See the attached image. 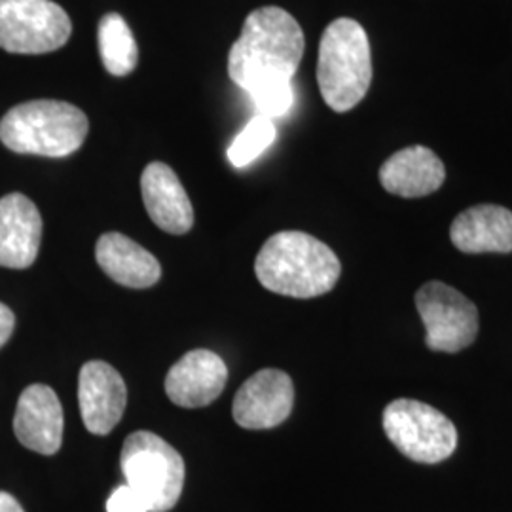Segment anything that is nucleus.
I'll use <instances>...</instances> for the list:
<instances>
[{
  "label": "nucleus",
  "mask_w": 512,
  "mask_h": 512,
  "mask_svg": "<svg viewBox=\"0 0 512 512\" xmlns=\"http://www.w3.org/2000/svg\"><path fill=\"white\" fill-rule=\"evenodd\" d=\"M298 21L277 6L251 12L228 55V74L241 90L253 92L275 82H293L304 55Z\"/></svg>",
  "instance_id": "f257e3e1"
},
{
  "label": "nucleus",
  "mask_w": 512,
  "mask_h": 512,
  "mask_svg": "<svg viewBox=\"0 0 512 512\" xmlns=\"http://www.w3.org/2000/svg\"><path fill=\"white\" fill-rule=\"evenodd\" d=\"M255 272L268 291L293 298H315L334 289L342 264L329 245L304 232H279L256 256Z\"/></svg>",
  "instance_id": "f03ea898"
},
{
  "label": "nucleus",
  "mask_w": 512,
  "mask_h": 512,
  "mask_svg": "<svg viewBox=\"0 0 512 512\" xmlns=\"http://www.w3.org/2000/svg\"><path fill=\"white\" fill-rule=\"evenodd\" d=\"M88 116L65 101L38 99L16 105L0 120L2 145L18 154L63 158L88 137Z\"/></svg>",
  "instance_id": "7ed1b4c3"
},
{
  "label": "nucleus",
  "mask_w": 512,
  "mask_h": 512,
  "mask_svg": "<svg viewBox=\"0 0 512 512\" xmlns=\"http://www.w3.org/2000/svg\"><path fill=\"white\" fill-rule=\"evenodd\" d=\"M319 90L330 109H355L372 82V54L366 31L355 19L340 18L325 29L317 59Z\"/></svg>",
  "instance_id": "20e7f679"
},
{
  "label": "nucleus",
  "mask_w": 512,
  "mask_h": 512,
  "mask_svg": "<svg viewBox=\"0 0 512 512\" xmlns=\"http://www.w3.org/2000/svg\"><path fill=\"white\" fill-rule=\"evenodd\" d=\"M128 486L147 499L150 512L171 511L183 494L186 467L181 454L150 431L131 433L120 456Z\"/></svg>",
  "instance_id": "39448f33"
},
{
  "label": "nucleus",
  "mask_w": 512,
  "mask_h": 512,
  "mask_svg": "<svg viewBox=\"0 0 512 512\" xmlns=\"http://www.w3.org/2000/svg\"><path fill=\"white\" fill-rule=\"evenodd\" d=\"M384 431L393 446L412 461L440 463L458 448V429L437 408L397 399L384 410Z\"/></svg>",
  "instance_id": "423d86ee"
},
{
  "label": "nucleus",
  "mask_w": 512,
  "mask_h": 512,
  "mask_svg": "<svg viewBox=\"0 0 512 512\" xmlns=\"http://www.w3.org/2000/svg\"><path fill=\"white\" fill-rule=\"evenodd\" d=\"M71 33L69 14L52 0H0V48L10 54H50Z\"/></svg>",
  "instance_id": "0eeeda50"
},
{
  "label": "nucleus",
  "mask_w": 512,
  "mask_h": 512,
  "mask_svg": "<svg viewBox=\"0 0 512 512\" xmlns=\"http://www.w3.org/2000/svg\"><path fill=\"white\" fill-rule=\"evenodd\" d=\"M416 308L425 327V346L442 353L469 348L478 336V310L458 289L429 281L416 293Z\"/></svg>",
  "instance_id": "6e6552de"
},
{
  "label": "nucleus",
  "mask_w": 512,
  "mask_h": 512,
  "mask_svg": "<svg viewBox=\"0 0 512 512\" xmlns=\"http://www.w3.org/2000/svg\"><path fill=\"white\" fill-rule=\"evenodd\" d=\"M291 376L277 368H264L239 387L232 416L243 429L262 431L281 425L293 412Z\"/></svg>",
  "instance_id": "1a4fd4ad"
},
{
  "label": "nucleus",
  "mask_w": 512,
  "mask_h": 512,
  "mask_svg": "<svg viewBox=\"0 0 512 512\" xmlns=\"http://www.w3.org/2000/svg\"><path fill=\"white\" fill-rule=\"evenodd\" d=\"M78 403L86 429L93 435H109L126 412L128 387L114 366L90 361L80 370Z\"/></svg>",
  "instance_id": "9d476101"
},
{
  "label": "nucleus",
  "mask_w": 512,
  "mask_h": 512,
  "mask_svg": "<svg viewBox=\"0 0 512 512\" xmlns=\"http://www.w3.org/2000/svg\"><path fill=\"white\" fill-rule=\"evenodd\" d=\"M63 427V406L52 387L29 385L19 395L14 433L25 448L42 456H54L63 444Z\"/></svg>",
  "instance_id": "9b49d317"
},
{
  "label": "nucleus",
  "mask_w": 512,
  "mask_h": 512,
  "mask_svg": "<svg viewBox=\"0 0 512 512\" xmlns=\"http://www.w3.org/2000/svg\"><path fill=\"white\" fill-rule=\"evenodd\" d=\"M228 382V368L217 353L194 349L181 357L165 376V393L183 408H202L217 401Z\"/></svg>",
  "instance_id": "f8f14e48"
},
{
  "label": "nucleus",
  "mask_w": 512,
  "mask_h": 512,
  "mask_svg": "<svg viewBox=\"0 0 512 512\" xmlns=\"http://www.w3.org/2000/svg\"><path fill=\"white\" fill-rule=\"evenodd\" d=\"M42 217L37 205L23 194L0 198V266L25 270L40 251Z\"/></svg>",
  "instance_id": "ddd939ff"
},
{
  "label": "nucleus",
  "mask_w": 512,
  "mask_h": 512,
  "mask_svg": "<svg viewBox=\"0 0 512 512\" xmlns=\"http://www.w3.org/2000/svg\"><path fill=\"white\" fill-rule=\"evenodd\" d=\"M143 202L152 222L167 234L181 236L194 224V209L175 171L162 162H152L141 177Z\"/></svg>",
  "instance_id": "4468645a"
},
{
  "label": "nucleus",
  "mask_w": 512,
  "mask_h": 512,
  "mask_svg": "<svg viewBox=\"0 0 512 512\" xmlns=\"http://www.w3.org/2000/svg\"><path fill=\"white\" fill-rule=\"evenodd\" d=\"M450 239L467 255L512 253V211L492 203L475 205L452 222Z\"/></svg>",
  "instance_id": "2eb2a0df"
},
{
  "label": "nucleus",
  "mask_w": 512,
  "mask_h": 512,
  "mask_svg": "<svg viewBox=\"0 0 512 512\" xmlns=\"http://www.w3.org/2000/svg\"><path fill=\"white\" fill-rule=\"evenodd\" d=\"M446 179L439 156L425 147L395 152L380 169V183L399 198H423L437 192Z\"/></svg>",
  "instance_id": "dca6fc26"
},
{
  "label": "nucleus",
  "mask_w": 512,
  "mask_h": 512,
  "mask_svg": "<svg viewBox=\"0 0 512 512\" xmlns=\"http://www.w3.org/2000/svg\"><path fill=\"white\" fill-rule=\"evenodd\" d=\"M95 258L101 270L118 285L148 289L162 277L158 258L124 234H103L95 245Z\"/></svg>",
  "instance_id": "f3484780"
},
{
  "label": "nucleus",
  "mask_w": 512,
  "mask_h": 512,
  "mask_svg": "<svg viewBox=\"0 0 512 512\" xmlns=\"http://www.w3.org/2000/svg\"><path fill=\"white\" fill-rule=\"evenodd\" d=\"M97 42L101 61L110 74L126 76L133 73L139 61V48L126 19L120 14H107L99 21Z\"/></svg>",
  "instance_id": "a211bd4d"
},
{
  "label": "nucleus",
  "mask_w": 512,
  "mask_h": 512,
  "mask_svg": "<svg viewBox=\"0 0 512 512\" xmlns=\"http://www.w3.org/2000/svg\"><path fill=\"white\" fill-rule=\"evenodd\" d=\"M275 126L270 118L256 116L236 137L232 147L228 148V158L236 167L255 162L256 158L275 141Z\"/></svg>",
  "instance_id": "6ab92c4d"
},
{
  "label": "nucleus",
  "mask_w": 512,
  "mask_h": 512,
  "mask_svg": "<svg viewBox=\"0 0 512 512\" xmlns=\"http://www.w3.org/2000/svg\"><path fill=\"white\" fill-rule=\"evenodd\" d=\"M258 110V116L264 118H279L285 116L294 103L293 82H275L260 86L249 92Z\"/></svg>",
  "instance_id": "aec40b11"
},
{
  "label": "nucleus",
  "mask_w": 512,
  "mask_h": 512,
  "mask_svg": "<svg viewBox=\"0 0 512 512\" xmlns=\"http://www.w3.org/2000/svg\"><path fill=\"white\" fill-rule=\"evenodd\" d=\"M107 512H150V507L143 495L124 484L110 495Z\"/></svg>",
  "instance_id": "412c9836"
},
{
  "label": "nucleus",
  "mask_w": 512,
  "mask_h": 512,
  "mask_svg": "<svg viewBox=\"0 0 512 512\" xmlns=\"http://www.w3.org/2000/svg\"><path fill=\"white\" fill-rule=\"evenodd\" d=\"M14 327H16L14 311L4 304H0V348L10 340Z\"/></svg>",
  "instance_id": "4be33fe9"
},
{
  "label": "nucleus",
  "mask_w": 512,
  "mask_h": 512,
  "mask_svg": "<svg viewBox=\"0 0 512 512\" xmlns=\"http://www.w3.org/2000/svg\"><path fill=\"white\" fill-rule=\"evenodd\" d=\"M0 512H25L18 499L8 492H0Z\"/></svg>",
  "instance_id": "5701e85b"
}]
</instances>
